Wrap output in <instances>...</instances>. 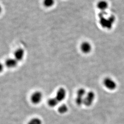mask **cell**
Returning a JSON list of instances; mask_svg holds the SVG:
<instances>
[{"label":"cell","mask_w":124,"mask_h":124,"mask_svg":"<svg viewBox=\"0 0 124 124\" xmlns=\"http://www.w3.org/2000/svg\"><path fill=\"white\" fill-rule=\"evenodd\" d=\"M86 94V92H85V89H79L77 92V97L84 99Z\"/></svg>","instance_id":"cell-12"},{"label":"cell","mask_w":124,"mask_h":124,"mask_svg":"<svg viewBox=\"0 0 124 124\" xmlns=\"http://www.w3.org/2000/svg\"><path fill=\"white\" fill-rule=\"evenodd\" d=\"M28 124H42V121L38 118H34L29 121Z\"/></svg>","instance_id":"cell-14"},{"label":"cell","mask_w":124,"mask_h":124,"mask_svg":"<svg viewBox=\"0 0 124 124\" xmlns=\"http://www.w3.org/2000/svg\"><path fill=\"white\" fill-rule=\"evenodd\" d=\"M66 95V92L65 89L63 88H60L57 92L55 98L59 102H62L65 99Z\"/></svg>","instance_id":"cell-6"},{"label":"cell","mask_w":124,"mask_h":124,"mask_svg":"<svg viewBox=\"0 0 124 124\" xmlns=\"http://www.w3.org/2000/svg\"><path fill=\"white\" fill-rule=\"evenodd\" d=\"M43 4L46 8H51L55 4V0H43Z\"/></svg>","instance_id":"cell-10"},{"label":"cell","mask_w":124,"mask_h":124,"mask_svg":"<svg viewBox=\"0 0 124 124\" xmlns=\"http://www.w3.org/2000/svg\"><path fill=\"white\" fill-rule=\"evenodd\" d=\"M18 61L14 58H8L5 61V65L8 68H13L17 66Z\"/></svg>","instance_id":"cell-9"},{"label":"cell","mask_w":124,"mask_h":124,"mask_svg":"<svg viewBox=\"0 0 124 124\" xmlns=\"http://www.w3.org/2000/svg\"><path fill=\"white\" fill-rule=\"evenodd\" d=\"M80 48L83 53L88 54L91 52L92 50V46L88 41H84L80 45Z\"/></svg>","instance_id":"cell-5"},{"label":"cell","mask_w":124,"mask_h":124,"mask_svg":"<svg viewBox=\"0 0 124 124\" xmlns=\"http://www.w3.org/2000/svg\"><path fill=\"white\" fill-rule=\"evenodd\" d=\"M14 58H15L18 62L22 60L24 56V51L21 48L17 49L14 53Z\"/></svg>","instance_id":"cell-8"},{"label":"cell","mask_w":124,"mask_h":124,"mask_svg":"<svg viewBox=\"0 0 124 124\" xmlns=\"http://www.w3.org/2000/svg\"><path fill=\"white\" fill-rule=\"evenodd\" d=\"M103 83L104 85L109 90H114L117 87V84L115 81L110 77L105 78Z\"/></svg>","instance_id":"cell-3"},{"label":"cell","mask_w":124,"mask_h":124,"mask_svg":"<svg viewBox=\"0 0 124 124\" xmlns=\"http://www.w3.org/2000/svg\"><path fill=\"white\" fill-rule=\"evenodd\" d=\"M42 97V94L40 92L36 91L31 95V102L35 104H37L41 102Z\"/></svg>","instance_id":"cell-4"},{"label":"cell","mask_w":124,"mask_h":124,"mask_svg":"<svg viewBox=\"0 0 124 124\" xmlns=\"http://www.w3.org/2000/svg\"><path fill=\"white\" fill-rule=\"evenodd\" d=\"M59 102L57 100V99L55 98H50L48 101V104L49 106L51 107H54L57 106Z\"/></svg>","instance_id":"cell-11"},{"label":"cell","mask_w":124,"mask_h":124,"mask_svg":"<svg viewBox=\"0 0 124 124\" xmlns=\"http://www.w3.org/2000/svg\"><path fill=\"white\" fill-rule=\"evenodd\" d=\"M97 6L101 12H104L108 7V3L106 0H100L97 3Z\"/></svg>","instance_id":"cell-7"},{"label":"cell","mask_w":124,"mask_h":124,"mask_svg":"<svg viewBox=\"0 0 124 124\" xmlns=\"http://www.w3.org/2000/svg\"><path fill=\"white\" fill-rule=\"evenodd\" d=\"M95 98V94L93 92L90 91L86 94L84 98L83 104L86 106H90L93 103Z\"/></svg>","instance_id":"cell-2"},{"label":"cell","mask_w":124,"mask_h":124,"mask_svg":"<svg viewBox=\"0 0 124 124\" xmlns=\"http://www.w3.org/2000/svg\"><path fill=\"white\" fill-rule=\"evenodd\" d=\"M102 13V12H101ZM104 14L101 13L100 16V23L102 27L109 29L111 28L113 25V23L115 21V18L114 16H111L109 18H106L104 17Z\"/></svg>","instance_id":"cell-1"},{"label":"cell","mask_w":124,"mask_h":124,"mask_svg":"<svg viewBox=\"0 0 124 124\" xmlns=\"http://www.w3.org/2000/svg\"><path fill=\"white\" fill-rule=\"evenodd\" d=\"M68 107L65 104L62 105L61 106L59 107L58 109V111L59 112V113L62 114L66 113L68 111Z\"/></svg>","instance_id":"cell-13"},{"label":"cell","mask_w":124,"mask_h":124,"mask_svg":"<svg viewBox=\"0 0 124 124\" xmlns=\"http://www.w3.org/2000/svg\"><path fill=\"white\" fill-rule=\"evenodd\" d=\"M3 69H4L3 65L0 62V73H1L2 71H3Z\"/></svg>","instance_id":"cell-15"},{"label":"cell","mask_w":124,"mask_h":124,"mask_svg":"<svg viewBox=\"0 0 124 124\" xmlns=\"http://www.w3.org/2000/svg\"><path fill=\"white\" fill-rule=\"evenodd\" d=\"M1 11H2V8H1V6L0 5V13H1Z\"/></svg>","instance_id":"cell-16"}]
</instances>
